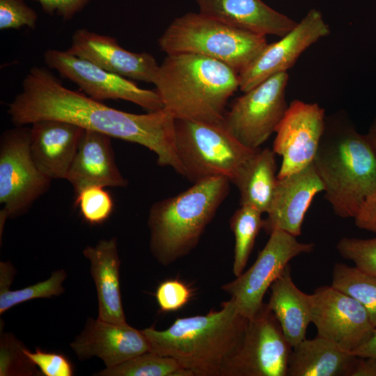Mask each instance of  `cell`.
<instances>
[{
    "instance_id": "17",
    "label": "cell",
    "mask_w": 376,
    "mask_h": 376,
    "mask_svg": "<svg viewBox=\"0 0 376 376\" xmlns=\"http://www.w3.org/2000/svg\"><path fill=\"white\" fill-rule=\"evenodd\" d=\"M70 347L79 359L96 357L103 361L106 368L150 352L148 341L141 330L127 322L113 323L91 318Z\"/></svg>"
},
{
    "instance_id": "12",
    "label": "cell",
    "mask_w": 376,
    "mask_h": 376,
    "mask_svg": "<svg viewBox=\"0 0 376 376\" xmlns=\"http://www.w3.org/2000/svg\"><path fill=\"white\" fill-rule=\"evenodd\" d=\"M44 60L49 68L76 84L95 100H123L149 111L164 109L155 91L141 88L132 80L107 71L67 51L47 49L44 53Z\"/></svg>"
},
{
    "instance_id": "35",
    "label": "cell",
    "mask_w": 376,
    "mask_h": 376,
    "mask_svg": "<svg viewBox=\"0 0 376 376\" xmlns=\"http://www.w3.org/2000/svg\"><path fill=\"white\" fill-rule=\"evenodd\" d=\"M26 353L45 376H72L74 367L69 359L64 354L54 352H47L36 348L34 352L26 349Z\"/></svg>"
},
{
    "instance_id": "32",
    "label": "cell",
    "mask_w": 376,
    "mask_h": 376,
    "mask_svg": "<svg viewBox=\"0 0 376 376\" xmlns=\"http://www.w3.org/2000/svg\"><path fill=\"white\" fill-rule=\"evenodd\" d=\"M336 249L343 258L352 260L357 268L376 276V237H344L337 243Z\"/></svg>"
},
{
    "instance_id": "31",
    "label": "cell",
    "mask_w": 376,
    "mask_h": 376,
    "mask_svg": "<svg viewBox=\"0 0 376 376\" xmlns=\"http://www.w3.org/2000/svg\"><path fill=\"white\" fill-rule=\"evenodd\" d=\"M103 187H86L77 194L75 205L79 207L84 219L92 225L104 222L111 215L113 202Z\"/></svg>"
},
{
    "instance_id": "23",
    "label": "cell",
    "mask_w": 376,
    "mask_h": 376,
    "mask_svg": "<svg viewBox=\"0 0 376 376\" xmlns=\"http://www.w3.org/2000/svg\"><path fill=\"white\" fill-rule=\"evenodd\" d=\"M357 357L318 336L304 339L290 356L288 376H350Z\"/></svg>"
},
{
    "instance_id": "19",
    "label": "cell",
    "mask_w": 376,
    "mask_h": 376,
    "mask_svg": "<svg viewBox=\"0 0 376 376\" xmlns=\"http://www.w3.org/2000/svg\"><path fill=\"white\" fill-rule=\"evenodd\" d=\"M30 152L39 171L52 179H66L84 128L55 119L31 124Z\"/></svg>"
},
{
    "instance_id": "4",
    "label": "cell",
    "mask_w": 376,
    "mask_h": 376,
    "mask_svg": "<svg viewBox=\"0 0 376 376\" xmlns=\"http://www.w3.org/2000/svg\"><path fill=\"white\" fill-rule=\"evenodd\" d=\"M153 84L175 119L224 124L228 100L239 88V72L202 55L171 54L159 64Z\"/></svg>"
},
{
    "instance_id": "30",
    "label": "cell",
    "mask_w": 376,
    "mask_h": 376,
    "mask_svg": "<svg viewBox=\"0 0 376 376\" xmlns=\"http://www.w3.org/2000/svg\"><path fill=\"white\" fill-rule=\"evenodd\" d=\"M26 346L13 334L1 332L0 376H41L26 353Z\"/></svg>"
},
{
    "instance_id": "33",
    "label": "cell",
    "mask_w": 376,
    "mask_h": 376,
    "mask_svg": "<svg viewBox=\"0 0 376 376\" xmlns=\"http://www.w3.org/2000/svg\"><path fill=\"white\" fill-rule=\"evenodd\" d=\"M38 15L24 0H0V29H35Z\"/></svg>"
},
{
    "instance_id": "37",
    "label": "cell",
    "mask_w": 376,
    "mask_h": 376,
    "mask_svg": "<svg viewBox=\"0 0 376 376\" xmlns=\"http://www.w3.org/2000/svg\"><path fill=\"white\" fill-rule=\"evenodd\" d=\"M354 219L359 228L376 233V188L361 203Z\"/></svg>"
},
{
    "instance_id": "24",
    "label": "cell",
    "mask_w": 376,
    "mask_h": 376,
    "mask_svg": "<svg viewBox=\"0 0 376 376\" xmlns=\"http://www.w3.org/2000/svg\"><path fill=\"white\" fill-rule=\"evenodd\" d=\"M267 305L277 319L283 334L292 346L306 338L311 320V295L295 285L288 265L270 286Z\"/></svg>"
},
{
    "instance_id": "36",
    "label": "cell",
    "mask_w": 376,
    "mask_h": 376,
    "mask_svg": "<svg viewBox=\"0 0 376 376\" xmlns=\"http://www.w3.org/2000/svg\"><path fill=\"white\" fill-rule=\"evenodd\" d=\"M38 2L45 13L70 20L91 0H34Z\"/></svg>"
},
{
    "instance_id": "34",
    "label": "cell",
    "mask_w": 376,
    "mask_h": 376,
    "mask_svg": "<svg viewBox=\"0 0 376 376\" xmlns=\"http://www.w3.org/2000/svg\"><path fill=\"white\" fill-rule=\"evenodd\" d=\"M191 296V289L178 279H169L157 288V302L163 312H173L183 307Z\"/></svg>"
},
{
    "instance_id": "20",
    "label": "cell",
    "mask_w": 376,
    "mask_h": 376,
    "mask_svg": "<svg viewBox=\"0 0 376 376\" xmlns=\"http://www.w3.org/2000/svg\"><path fill=\"white\" fill-rule=\"evenodd\" d=\"M109 136L84 129L66 180L76 194L92 187H125L127 181L116 164Z\"/></svg>"
},
{
    "instance_id": "15",
    "label": "cell",
    "mask_w": 376,
    "mask_h": 376,
    "mask_svg": "<svg viewBox=\"0 0 376 376\" xmlns=\"http://www.w3.org/2000/svg\"><path fill=\"white\" fill-rule=\"evenodd\" d=\"M325 112L318 103L294 100L278 126L272 150L282 157L278 178L297 172L313 162L325 125Z\"/></svg>"
},
{
    "instance_id": "38",
    "label": "cell",
    "mask_w": 376,
    "mask_h": 376,
    "mask_svg": "<svg viewBox=\"0 0 376 376\" xmlns=\"http://www.w3.org/2000/svg\"><path fill=\"white\" fill-rule=\"evenodd\" d=\"M352 354L358 357L376 359V328L370 337Z\"/></svg>"
},
{
    "instance_id": "39",
    "label": "cell",
    "mask_w": 376,
    "mask_h": 376,
    "mask_svg": "<svg viewBox=\"0 0 376 376\" xmlns=\"http://www.w3.org/2000/svg\"><path fill=\"white\" fill-rule=\"evenodd\" d=\"M366 136L376 155V114L368 128V132L366 134Z\"/></svg>"
},
{
    "instance_id": "3",
    "label": "cell",
    "mask_w": 376,
    "mask_h": 376,
    "mask_svg": "<svg viewBox=\"0 0 376 376\" xmlns=\"http://www.w3.org/2000/svg\"><path fill=\"white\" fill-rule=\"evenodd\" d=\"M313 164L334 213L354 218L376 188V155L344 111L326 117Z\"/></svg>"
},
{
    "instance_id": "18",
    "label": "cell",
    "mask_w": 376,
    "mask_h": 376,
    "mask_svg": "<svg viewBox=\"0 0 376 376\" xmlns=\"http://www.w3.org/2000/svg\"><path fill=\"white\" fill-rule=\"evenodd\" d=\"M321 191L324 186L313 163L278 178L263 228L269 234L274 229H281L296 237L300 235L306 213L315 196Z\"/></svg>"
},
{
    "instance_id": "7",
    "label": "cell",
    "mask_w": 376,
    "mask_h": 376,
    "mask_svg": "<svg viewBox=\"0 0 376 376\" xmlns=\"http://www.w3.org/2000/svg\"><path fill=\"white\" fill-rule=\"evenodd\" d=\"M175 146L183 174L193 183L224 176L231 183L258 150L242 144L224 127L175 119Z\"/></svg>"
},
{
    "instance_id": "22",
    "label": "cell",
    "mask_w": 376,
    "mask_h": 376,
    "mask_svg": "<svg viewBox=\"0 0 376 376\" xmlns=\"http://www.w3.org/2000/svg\"><path fill=\"white\" fill-rule=\"evenodd\" d=\"M83 253L91 263L98 301L97 318L113 323H125L120 288V260L115 237L86 246Z\"/></svg>"
},
{
    "instance_id": "1",
    "label": "cell",
    "mask_w": 376,
    "mask_h": 376,
    "mask_svg": "<svg viewBox=\"0 0 376 376\" xmlns=\"http://www.w3.org/2000/svg\"><path fill=\"white\" fill-rule=\"evenodd\" d=\"M8 113L16 126L55 119L141 145L157 155L160 166L182 174L175 146V118L166 109L136 114L109 107L65 87L45 67L33 66L22 91L9 104Z\"/></svg>"
},
{
    "instance_id": "28",
    "label": "cell",
    "mask_w": 376,
    "mask_h": 376,
    "mask_svg": "<svg viewBox=\"0 0 376 376\" xmlns=\"http://www.w3.org/2000/svg\"><path fill=\"white\" fill-rule=\"evenodd\" d=\"M262 212L249 205H240L230 220V227L235 235L233 272L237 277L246 265L256 238L263 227Z\"/></svg>"
},
{
    "instance_id": "11",
    "label": "cell",
    "mask_w": 376,
    "mask_h": 376,
    "mask_svg": "<svg viewBox=\"0 0 376 376\" xmlns=\"http://www.w3.org/2000/svg\"><path fill=\"white\" fill-rule=\"evenodd\" d=\"M292 347L267 304L249 320L227 376H287Z\"/></svg>"
},
{
    "instance_id": "10",
    "label": "cell",
    "mask_w": 376,
    "mask_h": 376,
    "mask_svg": "<svg viewBox=\"0 0 376 376\" xmlns=\"http://www.w3.org/2000/svg\"><path fill=\"white\" fill-rule=\"evenodd\" d=\"M253 265L235 280L222 286L235 301L239 312L253 318L263 304V297L274 281L296 256L313 251V243L300 242L281 229H274Z\"/></svg>"
},
{
    "instance_id": "9",
    "label": "cell",
    "mask_w": 376,
    "mask_h": 376,
    "mask_svg": "<svg viewBox=\"0 0 376 376\" xmlns=\"http://www.w3.org/2000/svg\"><path fill=\"white\" fill-rule=\"evenodd\" d=\"M288 72L276 74L237 98L226 112L224 125L242 144L257 150L276 132L288 104Z\"/></svg>"
},
{
    "instance_id": "14",
    "label": "cell",
    "mask_w": 376,
    "mask_h": 376,
    "mask_svg": "<svg viewBox=\"0 0 376 376\" xmlns=\"http://www.w3.org/2000/svg\"><path fill=\"white\" fill-rule=\"evenodd\" d=\"M330 33L322 13L311 8L290 32L267 43L239 72L240 90L246 92L276 74L288 72L304 51Z\"/></svg>"
},
{
    "instance_id": "2",
    "label": "cell",
    "mask_w": 376,
    "mask_h": 376,
    "mask_svg": "<svg viewBox=\"0 0 376 376\" xmlns=\"http://www.w3.org/2000/svg\"><path fill=\"white\" fill-rule=\"evenodd\" d=\"M248 322L230 298L218 311L178 318L163 331H141L150 352L175 359L191 376H227Z\"/></svg>"
},
{
    "instance_id": "29",
    "label": "cell",
    "mask_w": 376,
    "mask_h": 376,
    "mask_svg": "<svg viewBox=\"0 0 376 376\" xmlns=\"http://www.w3.org/2000/svg\"><path fill=\"white\" fill-rule=\"evenodd\" d=\"M98 376H191L178 362L169 357L148 352L117 366L105 368Z\"/></svg>"
},
{
    "instance_id": "5",
    "label": "cell",
    "mask_w": 376,
    "mask_h": 376,
    "mask_svg": "<svg viewBox=\"0 0 376 376\" xmlns=\"http://www.w3.org/2000/svg\"><path fill=\"white\" fill-rule=\"evenodd\" d=\"M230 183L224 176L207 178L151 206L148 218L150 249L159 263L168 265L197 246L228 195Z\"/></svg>"
},
{
    "instance_id": "25",
    "label": "cell",
    "mask_w": 376,
    "mask_h": 376,
    "mask_svg": "<svg viewBox=\"0 0 376 376\" xmlns=\"http://www.w3.org/2000/svg\"><path fill=\"white\" fill-rule=\"evenodd\" d=\"M276 172L273 150L258 149L233 182L240 194V205L251 206L267 213L278 182Z\"/></svg>"
},
{
    "instance_id": "27",
    "label": "cell",
    "mask_w": 376,
    "mask_h": 376,
    "mask_svg": "<svg viewBox=\"0 0 376 376\" xmlns=\"http://www.w3.org/2000/svg\"><path fill=\"white\" fill-rule=\"evenodd\" d=\"M331 285L357 300L366 308L376 328V276L356 267L336 263Z\"/></svg>"
},
{
    "instance_id": "13",
    "label": "cell",
    "mask_w": 376,
    "mask_h": 376,
    "mask_svg": "<svg viewBox=\"0 0 376 376\" xmlns=\"http://www.w3.org/2000/svg\"><path fill=\"white\" fill-rule=\"evenodd\" d=\"M311 320L318 336L352 353L375 327L366 308L355 299L331 285L311 295Z\"/></svg>"
},
{
    "instance_id": "8",
    "label": "cell",
    "mask_w": 376,
    "mask_h": 376,
    "mask_svg": "<svg viewBox=\"0 0 376 376\" xmlns=\"http://www.w3.org/2000/svg\"><path fill=\"white\" fill-rule=\"evenodd\" d=\"M51 179L36 166L30 152V128L4 132L0 142V237L6 219L24 213L49 188Z\"/></svg>"
},
{
    "instance_id": "16",
    "label": "cell",
    "mask_w": 376,
    "mask_h": 376,
    "mask_svg": "<svg viewBox=\"0 0 376 376\" xmlns=\"http://www.w3.org/2000/svg\"><path fill=\"white\" fill-rule=\"evenodd\" d=\"M68 53L127 79L153 84L158 68L148 52H132L122 47L116 38L79 29L72 36Z\"/></svg>"
},
{
    "instance_id": "26",
    "label": "cell",
    "mask_w": 376,
    "mask_h": 376,
    "mask_svg": "<svg viewBox=\"0 0 376 376\" xmlns=\"http://www.w3.org/2000/svg\"><path fill=\"white\" fill-rule=\"evenodd\" d=\"M15 268L9 261L0 263V314L16 305L37 298H49L59 296L65 291L62 283L67 277L63 269L52 273L50 277L43 281L22 289L10 290Z\"/></svg>"
},
{
    "instance_id": "21",
    "label": "cell",
    "mask_w": 376,
    "mask_h": 376,
    "mask_svg": "<svg viewBox=\"0 0 376 376\" xmlns=\"http://www.w3.org/2000/svg\"><path fill=\"white\" fill-rule=\"evenodd\" d=\"M202 14L258 35L282 37L297 22L262 0H195Z\"/></svg>"
},
{
    "instance_id": "6",
    "label": "cell",
    "mask_w": 376,
    "mask_h": 376,
    "mask_svg": "<svg viewBox=\"0 0 376 376\" xmlns=\"http://www.w3.org/2000/svg\"><path fill=\"white\" fill-rule=\"evenodd\" d=\"M166 54L202 55L233 68H246L267 45L266 36L236 28L200 12L174 19L158 40Z\"/></svg>"
}]
</instances>
